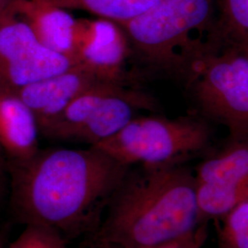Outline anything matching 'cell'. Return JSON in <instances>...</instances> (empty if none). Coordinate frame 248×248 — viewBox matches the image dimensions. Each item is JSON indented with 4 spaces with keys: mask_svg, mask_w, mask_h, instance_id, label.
<instances>
[{
    "mask_svg": "<svg viewBox=\"0 0 248 248\" xmlns=\"http://www.w3.org/2000/svg\"><path fill=\"white\" fill-rule=\"evenodd\" d=\"M131 169L94 146L40 148L8 164L12 207L23 223L52 228L66 239L94 233Z\"/></svg>",
    "mask_w": 248,
    "mask_h": 248,
    "instance_id": "1",
    "label": "cell"
},
{
    "mask_svg": "<svg viewBox=\"0 0 248 248\" xmlns=\"http://www.w3.org/2000/svg\"><path fill=\"white\" fill-rule=\"evenodd\" d=\"M129 170L112 196L93 240L148 248L186 236L206 222L195 174L184 164Z\"/></svg>",
    "mask_w": 248,
    "mask_h": 248,
    "instance_id": "2",
    "label": "cell"
},
{
    "mask_svg": "<svg viewBox=\"0 0 248 248\" xmlns=\"http://www.w3.org/2000/svg\"><path fill=\"white\" fill-rule=\"evenodd\" d=\"M216 0H160L123 27L130 45L151 64L186 77L191 65L212 51L194 34L212 26Z\"/></svg>",
    "mask_w": 248,
    "mask_h": 248,
    "instance_id": "3",
    "label": "cell"
},
{
    "mask_svg": "<svg viewBox=\"0 0 248 248\" xmlns=\"http://www.w3.org/2000/svg\"><path fill=\"white\" fill-rule=\"evenodd\" d=\"M210 141V127L201 119L140 114L94 147L127 167L155 168L184 164Z\"/></svg>",
    "mask_w": 248,
    "mask_h": 248,
    "instance_id": "4",
    "label": "cell"
},
{
    "mask_svg": "<svg viewBox=\"0 0 248 248\" xmlns=\"http://www.w3.org/2000/svg\"><path fill=\"white\" fill-rule=\"evenodd\" d=\"M186 78L204 115L225 126L231 140L248 138V49H213L191 65Z\"/></svg>",
    "mask_w": 248,
    "mask_h": 248,
    "instance_id": "5",
    "label": "cell"
},
{
    "mask_svg": "<svg viewBox=\"0 0 248 248\" xmlns=\"http://www.w3.org/2000/svg\"><path fill=\"white\" fill-rule=\"evenodd\" d=\"M153 107L149 96L127 89L124 83L99 82L80 94L42 135L94 146L114 136L142 110Z\"/></svg>",
    "mask_w": 248,
    "mask_h": 248,
    "instance_id": "6",
    "label": "cell"
},
{
    "mask_svg": "<svg viewBox=\"0 0 248 248\" xmlns=\"http://www.w3.org/2000/svg\"><path fill=\"white\" fill-rule=\"evenodd\" d=\"M70 59L42 45L18 14L0 18V81L18 89L65 71Z\"/></svg>",
    "mask_w": 248,
    "mask_h": 248,
    "instance_id": "7",
    "label": "cell"
},
{
    "mask_svg": "<svg viewBox=\"0 0 248 248\" xmlns=\"http://www.w3.org/2000/svg\"><path fill=\"white\" fill-rule=\"evenodd\" d=\"M131 45L123 27L104 18L78 19L73 62L106 82L124 83Z\"/></svg>",
    "mask_w": 248,
    "mask_h": 248,
    "instance_id": "8",
    "label": "cell"
},
{
    "mask_svg": "<svg viewBox=\"0 0 248 248\" xmlns=\"http://www.w3.org/2000/svg\"><path fill=\"white\" fill-rule=\"evenodd\" d=\"M99 82L106 81L98 79L80 65L73 64L65 71L16 90L35 116L42 134L80 94Z\"/></svg>",
    "mask_w": 248,
    "mask_h": 248,
    "instance_id": "9",
    "label": "cell"
},
{
    "mask_svg": "<svg viewBox=\"0 0 248 248\" xmlns=\"http://www.w3.org/2000/svg\"><path fill=\"white\" fill-rule=\"evenodd\" d=\"M39 126L17 90L0 81V152L8 164L21 162L38 151Z\"/></svg>",
    "mask_w": 248,
    "mask_h": 248,
    "instance_id": "10",
    "label": "cell"
},
{
    "mask_svg": "<svg viewBox=\"0 0 248 248\" xmlns=\"http://www.w3.org/2000/svg\"><path fill=\"white\" fill-rule=\"evenodd\" d=\"M19 17L31 27L42 45L73 62L78 19L66 9L43 0H22Z\"/></svg>",
    "mask_w": 248,
    "mask_h": 248,
    "instance_id": "11",
    "label": "cell"
},
{
    "mask_svg": "<svg viewBox=\"0 0 248 248\" xmlns=\"http://www.w3.org/2000/svg\"><path fill=\"white\" fill-rule=\"evenodd\" d=\"M195 177L197 183L248 193V138L231 140L225 148L199 165Z\"/></svg>",
    "mask_w": 248,
    "mask_h": 248,
    "instance_id": "12",
    "label": "cell"
},
{
    "mask_svg": "<svg viewBox=\"0 0 248 248\" xmlns=\"http://www.w3.org/2000/svg\"><path fill=\"white\" fill-rule=\"evenodd\" d=\"M61 9H79L119 25L141 16L160 0H43Z\"/></svg>",
    "mask_w": 248,
    "mask_h": 248,
    "instance_id": "13",
    "label": "cell"
},
{
    "mask_svg": "<svg viewBox=\"0 0 248 248\" xmlns=\"http://www.w3.org/2000/svg\"><path fill=\"white\" fill-rule=\"evenodd\" d=\"M216 12L219 40L248 50V0H216Z\"/></svg>",
    "mask_w": 248,
    "mask_h": 248,
    "instance_id": "14",
    "label": "cell"
},
{
    "mask_svg": "<svg viewBox=\"0 0 248 248\" xmlns=\"http://www.w3.org/2000/svg\"><path fill=\"white\" fill-rule=\"evenodd\" d=\"M222 220L220 248H248V197Z\"/></svg>",
    "mask_w": 248,
    "mask_h": 248,
    "instance_id": "15",
    "label": "cell"
},
{
    "mask_svg": "<svg viewBox=\"0 0 248 248\" xmlns=\"http://www.w3.org/2000/svg\"><path fill=\"white\" fill-rule=\"evenodd\" d=\"M9 248H67L66 238L58 231L38 224H26V228Z\"/></svg>",
    "mask_w": 248,
    "mask_h": 248,
    "instance_id": "16",
    "label": "cell"
},
{
    "mask_svg": "<svg viewBox=\"0 0 248 248\" xmlns=\"http://www.w3.org/2000/svg\"><path fill=\"white\" fill-rule=\"evenodd\" d=\"M206 222L190 234L148 248H202L207 236Z\"/></svg>",
    "mask_w": 248,
    "mask_h": 248,
    "instance_id": "17",
    "label": "cell"
},
{
    "mask_svg": "<svg viewBox=\"0 0 248 248\" xmlns=\"http://www.w3.org/2000/svg\"><path fill=\"white\" fill-rule=\"evenodd\" d=\"M22 0H0V18L18 14Z\"/></svg>",
    "mask_w": 248,
    "mask_h": 248,
    "instance_id": "18",
    "label": "cell"
},
{
    "mask_svg": "<svg viewBox=\"0 0 248 248\" xmlns=\"http://www.w3.org/2000/svg\"><path fill=\"white\" fill-rule=\"evenodd\" d=\"M81 248H122L118 246H115L113 244H109V243H105V242H101V241H97V240H93L89 243L88 245H86L85 247Z\"/></svg>",
    "mask_w": 248,
    "mask_h": 248,
    "instance_id": "19",
    "label": "cell"
},
{
    "mask_svg": "<svg viewBox=\"0 0 248 248\" xmlns=\"http://www.w3.org/2000/svg\"><path fill=\"white\" fill-rule=\"evenodd\" d=\"M6 169H8V162L0 152V175H3Z\"/></svg>",
    "mask_w": 248,
    "mask_h": 248,
    "instance_id": "20",
    "label": "cell"
},
{
    "mask_svg": "<svg viewBox=\"0 0 248 248\" xmlns=\"http://www.w3.org/2000/svg\"><path fill=\"white\" fill-rule=\"evenodd\" d=\"M2 176H3V175H0V201H1V198H2V196H3V189H4V187H3V182H2Z\"/></svg>",
    "mask_w": 248,
    "mask_h": 248,
    "instance_id": "21",
    "label": "cell"
},
{
    "mask_svg": "<svg viewBox=\"0 0 248 248\" xmlns=\"http://www.w3.org/2000/svg\"><path fill=\"white\" fill-rule=\"evenodd\" d=\"M0 248H4V243H3V240L0 236Z\"/></svg>",
    "mask_w": 248,
    "mask_h": 248,
    "instance_id": "22",
    "label": "cell"
}]
</instances>
